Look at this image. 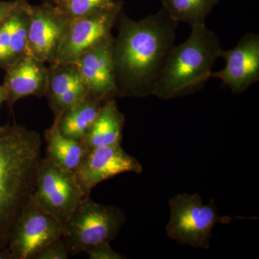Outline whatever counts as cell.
Instances as JSON below:
<instances>
[{
  "label": "cell",
  "mask_w": 259,
  "mask_h": 259,
  "mask_svg": "<svg viewBox=\"0 0 259 259\" xmlns=\"http://www.w3.org/2000/svg\"><path fill=\"white\" fill-rule=\"evenodd\" d=\"M65 226L29 204L17 223L8 248L13 259H35L37 253L64 238Z\"/></svg>",
  "instance_id": "ba28073f"
},
{
  "label": "cell",
  "mask_w": 259,
  "mask_h": 259,
  "mask_svg": "<svg viewBox=\"0 0 259 259\" xmlns=\"http://www.w3.org/2000/svg\"><path fill=\"white\" fill-rule=\"evenodd\" d=\"M102 100L89 95L78 105L57 117L55 122L61 134L71 139L82 141L100 111Z\"/></svg>",
  "instance_id": "e0dca14e"
},
{
  "label": "cell",
  "mask_w": 259,
  "mask_h": 259,
  "mask_svg": "<svg viewBox=\"0 0 259 259\" xmlns=\"http://www.w3.org/2000/svg\"><path fill=\"white\" fill-rule=\"evenodd\" d=\"M115 0H64L59 3V9L68 19L79 18L106 8Z\"/></svg>",
  "instance_id": "d6986e66"
},
{
  "label": "cell",
  "mask_w": 259,
  "mask_h": 259,
  "mask_svg": "<svg viewBox=\"0 0 259 259\" xmlns=\"http://www.w3.org/2000/svg\"><path fill=\"white\" fill-rule=\"evenodd\" d=\"M122 9V2L115 1L91 14L69 19L54 60L58 64H73L80 56L111 36Z\"/></svg>",
  "instance_id": "52a82bcc"
},
{
  "label": "cell",
  "mask_w": 259,
  "mask_h": 259,
  "mask_svg": "<svg viewBox=\"0 0 259 259\" xmlns=\"http://www.w3.org/2000/svg\"><path fill=\"white\" fill-rule=\"evenodd\" d=\"M123 115L115 100L107 99L100 107L96 119L82 143L89 151L100 146L121 144L123 130Z\"/></svg>",
  "instance_id": "5bb4252c"
},
{
  "label": "cell",
  "mask_w": 259,
  "mask_h": 259,
  "mask_svg": "<svg viewBox=\"0 0 259 259\" xmlns=\"http://www.w3.org/2000/svg\"><path fill=\"white\" fill-rule=\"evenodd\" d=\"M56 1H57V0H56Z\"/></svg>",
  "instance_id": "484cf974"
},
{
  "label": "cell",
  "mask_w": 259,
  "mask_h": 259,
  "mask_svg": "<svg viewBox=\"0 0 259 259\" xmlns=\"http://www.w3.org/2000/svg\"><path fill=\"white\" fill-rule=\"evenodd\" d=\"M178 24L163 8L137 21L120 17L118 37L113 41L116 94L136 97L153 95L175 47Z\"/></svg>",
  "instance_id": "6da1fadb"
},
{
  "label": "cell",
  "mask_w": 259,
  "mask_h": 259,
  "mask_svg": "<svg viewBox=\"0 0 259 259\" xmlns=\"http://www.w3.org/2000/svg\"><path fill=\"white\" fill-rule=\"evenodd\" d=\"M125 221L122 209L98 203L89 196L66 223L63 238L71 255L86 253L95 245L110 243Z\"/></svg>",
  "instance_id": "277c9868"
},
{
  "label": "cell",
  "mask_w": 259,
  "mask_h": 259,
  "mask_svg": "<svg viewBox=\"0 0 259 259\" xmlns=\"http://www.w3.org/2000/svg\"><path fill=\"white\" fill-rule=\"evenodd\" d=\"M113 38L108 37L80 56L73 65L88 88L89 94L105 101L116 94Z\"/></svg>",
  "instance_id": "7c38bea8"
},
{
  "label": "cell",
  "mask_w": 259,
  "mask_h": 259,
  "mask_svg": "<svg viewBox=\"0 0 259 259\" xmlns=\"http://www.w3.org/2000/svg\"><path fill=\"white\" fill-rule=\"evenodd\" d=\"M221 58L226 66L222 70L212 71L211 78L221 80L234 94L246 91L259 80V35L246 33L237 45L223 50Z\"/></svg>",
  "instance_id": "8fae6325"
},
{
  "label": "cell",
  "mask_w": 259,
  "mask_h": 259,
  "mask_svg": "<svg viewBox=\"0 0 259 259\" xmlns=\"http://www.w3.org/2000/svg\"><path fill=\"white\" fill-rule=\"evenodd\" d=\"M127 172L142 173L143 166L118 144L90 150L74 175L83 194L89 197L98 184Z\"/></svg>",
  "instance_id": "9c48e42d"
},
{
  "label": "cell",
  "mask_w": 259,
  "mask_h": 259,
  "mask_svg": "<svg viewBox=\"0 0 259 259\" xmlns=\"http://www.w3.org/2000/svg\"><path fill=\"white\" fill-rule=\"evenodd\" d=\"M90 259H125L126 257L112 249L110 243L95 245L86 252Z\"/></svg>",
  "instance_id": "7402d4cb"
},
{
  "label": "cell",
  "mask_w": 259,
  "mask_h": 259,
  "mask_svg": "<svg viewBox=\"0 0 259 259\" xmlns=\"http://www.w3.org/2000/svg\"><path fill=\"white\" fill-rule=\"evenodd\" d=\"M22 1L5 3L0 2V23H3L20 6Z\"/></svg>",
  "instance_id": "603a6c76"
},
{
  "label": "cell",
  "mask_w": 259,
  "mask_h": 259,
  "mask_svg": "<svg viewBox=\"0 0 259 259\" xmlns=\"http://www.w3.org/2000/svg\"><path fill=\"white\" fill-rule=\"evenodd\" d=\"M40 134L20 126L0 128V250L6 249L28 207L42 158Z\"/></svg>",
  "instance_id": "7a4b0ae2"
},
{
  "label": "cell",
  "mask_w": 259,
  "mask_h": 259,
  "mask_svg": "<svg viewBox=\"0 0 259 259\" xmlns=\"http://www.w3.org/2000/svg\"><path fill=\"white\" fill-rule=\"evenodd\" d=\"M40 61L25 55L10 68L7 76V98L11 103L19 99L42 92L45 71Z\"/></svg>",
  "instance_id": "4fadbf2b"
},
{
  "label": "cell",
  "mask_w": 259,
  "mask_h": 259,
  "mask_svg": "<svg viewBox=\"0 0 259 259\" xmlns=\"http://www.w3.org/2000/svg\"><path fill=\"white\" fill-rule=\"evenodd\" d=\"M47 157L64 171L74 174L89 152L82 141L61 134L56 122L47 131Z\"/></svg>",
  "instance_id": "9a60e30c"
},
{
  "label": "cell",
  "mask_w": 259,
  "mask_h": 259,
  "mask_svg": "<svg viewBox=\"0 0 259 259\" xmlns=\"http://www.w3.org/2000/svg\"><path fill=\"white\" fill-rule=\"evenodd\" d=\"M7 99V92L5 89L0 88V104L3 100H6Z\"/></svg>",
  "instance_id": "cb8c5ba5"
},
{
  "label": "cell",
  "mask_w": 259,
  "mask_h": 259,
  "mask_svg": "<svg viewBox=\"0 0 259 259\" xmlns=\"http://www.w3.org/2000/svg\"><path fill=\"white\" fill-rule=\"evenodd\" d=\"M50 90L51 102L58 117L90 95L76 69L63 70L54 75L51 81Z\"/></svg>",
  "instance_id": "2e32d148"
},
{
  "label": "cell",
  "mask_w": 259,
  "mask_h": 259,
  "mask_svg": "<svg viewBox=\"0 0 259 259\" xmlns=\"http://www.w3.org/2000/svg\"><path fill=\"white\" fill-rule=\"evenodd\" d=\"M168 206L167 236L180 245L209 249L212 229L222 223L214 201L204 204L198 194H178L169 199Z\"/></svg>",
  "instance_id": "5b68a950"
},
{
  "label": "cell",
  "mask_w": 259,
  "mask_h": 259,
  "mask_svg": "<svg viewBox=\"0 0 259 259\" xmlns=\"http://www.w3.org/2000/svg\"><path fill=\"white\" fill-rule=\"evenodd\" d=\"M28 15V40L25 54L35 60L54 59L69 19L59 8L32 7L25 3Z\"/></svg>",
  "instance_id": "30bf717a"
},
{
  "label": "cell",
  "mask_w": 259,
  "mask_h": 259,
  "mask_svg": "<svg viewBox=\"0 0 259 259\" xmlns=\"http://www.w3.org/2000/svg\"><path fill=\"white\" fill-rule=\"evenodd\" d=\"M63 1H64V0H57V3H61V2H63Z\"/></svg>",
  "instance_id": "d4e9b609"
},
{
  "label": "cell",
  "mask_w": 259,
  "mask_h": 259,
  "mask_svg": "<svg viewBox=\"0 0 259 259\" xmlns=\"http://www.w3.org/2000/svg\"><path fill=\"white\" fill-rule=\"evenodd\" d=\"M163 9L177 23L190 26L205 23L206 18L220 0H160Z\"/></svg>",
  "instance_id": "ac0fdd59"
},
{
  "label": "cell",
  "mask_w": 259,
  "mask_h": 259,
  "mask_svg": "<svg viewBox=\"0 0 259 259\" xmlns=\"http://www.w3.org/2000/svg\"><path fill=\"white\" fill-rule=\"evenodd\" d=\"M74 174L64 171L47 157L42 158L30 203L66 226L86 198Z\"/></svg>",
  "instance_id": "8992f818"
},
{
  "label": "cell",
  "mask_w": 259,
  "mask_h": 259,
  "mask_svg": "<svg viewBox=\"0 0 259 259\" xmlns=\"http://www.w3.org/2000/svg\"><path fill=\"white\" fill-rule=\"evenodd\" d=\"M18 8L13 12V14L10 15L9 18L5 20L3 25H1V33H0V61L6 60L7 53H8L10 42V36H11L12 30H13V26H14L15 15H16V11Z\"/></svg>",
  "instance_id": "44dd1931"
},
{
  "label": "cell",
  "mask_w": 259,
  "mask_h": 259,
  "mask_svg": "<svg viewBox=\"0 0 259 259\" xmlns=\"http://www.w3.org/2000/svg\"><path fill=\"white\" fill-rule=\"evenodd\" d=\"M69 252L64 238L56 240L40 250L35 259H67Z\"/></svg>",
  "instance_id": "ffe728a7"
},
{
  "label": "cell",
  "mask_w": 259,
  "mask_h": 259,
  "mask_svg": "<svg viewBox=\"0 0 259 259\" xmlns=\"http://www.w3.org/2000/svg\"><path fill=\"white\" fill-rule=\"evenodd\" d=\"M223 49L205 23L191 26L190 36L170 51L153 96L168 100L193 93L211 78Z\"/></svg>",
  "instance_id": "3957f363"
}]
</instances>
